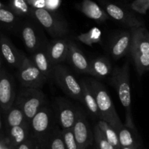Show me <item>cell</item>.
I'll list each match as a JSON object with an SVG mask.
<instances>
[{"label":"cell","mask_w":149,"mask_h":149,"mask_svg":"<svg viewBox=\"0 0 149 149\" xmlns=\"http://www.w3.org/2000/svg\"><path fill=\"white\" fill-rule=\"evenodd\" d=\"M56 116L45 105L30 122V138L41 148H47L48 141L55 128Z\"/></svg>","instance_id":"obj_1"},{"label":"cell","mask_w":149,"mask_h":149,"mask_svg":"<svg viewBox=\"0 0 149 149\" xmlns=\"http://www.w3.org/2000/svg\"><path fill=\"white\" fill-rule=\"evenodd\" d=\"M111 84L116 90L121 103L126 112V123L134 126L132 116V101L130 92V76L129 63L126 62L122 66L115 67L111 77Z\"/></svg>","instance_id":"obj_2"},{"label":"cell","mask_w":149,"mask_h":149,"mask_svg":"<svg viewBox=\"0 0 149 149\" xmlns=\"http://www.w3.org/2000/svg\"><path fill=\"white\" fill-rule=\"evenodd\" d=\"M95 96L100 113V119L106 121L116 132L119 130L124 124L121 122L111 97L109 95L105 86L97 79H90L87 80Z\"/></svg>","instance_id":"obj_3"},{"label":"cell","mask_w":149,"mask_h":149,"mask_svg":"<svg viewBox=\"0 0 149 149\" xmlns=\"http://www.w3.org/2000/svg\"><path fill=\"white\" fill-rule=\"evenodd\" d=\"M132 45L130 54L137 72L142 76L149 71V32L145 26L130 29Z\"/></svg>","instance_id":"obj_4"},{"label":"cell","mask_w":149,"mask_h":149,"mask_svg":"<svg viewBox=\"0 0 149 149\" xmlns=\"http://www.w3.org/2000/svg\"><path fill=\"white\" fill-rule=\"evenodd\" d=\"M32 17L40 23L53 39L64 38L68 34V23L65 19L54 11L46 8H32Z\"/></svg>","instance_id":"obj_5"},{"label":"cell","mask_w":149,"mask_h":149,"mask_svg":"<svg viewBox=\"0 0 149 149\" xmlns=\"http://www.w3.org/2000/svg\"><path fill=\"white\" fill-rule=\"evenodd\" d=\"M47 104V97L39 89L22 88L14 105L20 108L30 123L39 111Z\"/></svg>","instance_id":"obj_6"},{"label":"cell","mask_w":149,"mask_h":149,"mask_svg":"<svg viewBox=\"0 0 149 149\" xmlns=\"http://www.w3.org/2000/svg\"><path fill=\"white\" fill-rule=\"evenodd\" d=\"M28 52L31 55L47 46L48 42L43 27L36 20H26L21 22L19 31Z\"/></svg>","instance_id":"obj_7"},{"label":"cell","mask_w":149,"mask_h":149,"mask_svg":"<svg viewBox=\"0 0 149 149\" xmlns=\"http://www.w3.org/2000/svg\"><path fill=\"white\" fill-rule=\"evenodd\" d=\"M52 79L63 91L70 97L82 102V87L81 83L61 64L54 65Z\"/></svg>","instance_id":"obj_8"},{"label":"cell","mask_w":149,"mask_h":149,"mask_svg":"<svg viewBox=\"0 0 149 149\" xmlns=\"http://www.w3.org/2000/svg\"><path fill=\"white\" fill-rule=\"evenodd\" d=\"M17 79L22 88H33L41 90L47 79L36 66L30 58L25 60L24 63L16 72Z\"/></svg>","instance_id":"obj_9"},{"label":"cell","mask_w":149,"mask_h":149,"mask_svg":"<svg viewBox=\"0 0 149 149\" xmlns=\"http://www.w3.org/2000/svg\"><path fill=\"white\" fill-rule=\"evenodd\" d=\"M15 100L16 92L14 79L1 65L0 71V104L1 110L6 113L14 106Z\"/></svg>","instance_id":"obj_10"},{"label":"cell","mask_w":149,"mask_h":149,"mask_svg":"<svg viewBox=\"0 0 149 149\" xmlns=\"http://www.w3.org/2000/svg\"><path fill=\"white\" fill-rule=\"evenodd\" d=\"M79 111L68 100L63 97L57 99L56 112L55 113L61 129H73L77 120Z\"/></svg>","instance_id":"obj_11"},{"label":"cell","mask_w":149,"mask_h":149,"mask_svg":"<svg viewBox=\"0 0 149 149\" xmlns=\"http://www.w3.org/2000/svg\"><path fill=\"white\" fill-rule=\"evenodd\" d=\"M1 50L6 62L16 69H19L24 63L27 56L23 51L17 49L6 35L1 33L0 36Z\"/></svg>","instance_id":"obj_12"},{"label":"cell","mask_w":149,"mask_h":149,"mask_svg":"<svg viewBox=\"0 0 149 149\" xmlns=\"http://www.w3.org/2000/svg\"><path fill=\"white\" fill-rule=\"evenodd\" d=\"M132 45L131 31H122L112 38L109 46L110 55L114 60H119L130 52Z\"/></svg>","instance_id":"obj_13"},{"label":"cell","mask_w":149,"mask_h":149,"mask_svg":"<svg viewBox=\"0 0 149 149\" xmlns=\"http://www.w3.org/2000/svg\"><path fill=\"white\" fill-rule=\"evenodd\" d=\"M73 132L79 149H87L91 145L94 135L92 133L90 124L85 115L80 110L77 122L73 127Z\"/></svg>","instance_id":"obj_14"},{"label":"cell","mask_w":149,"mask_h":149,"mask_svg":"<svg viewBox=\"0 0 149 149\" xmlns=\"http://www.w3.org/2000/svg\"><path fill=\"white\" fill-rule=\"evenodd\" d=\"M106 12L110 17L114 19L115 20L122 23L130 29L144 26V23L143 20L138 18L136 16L130 12L124 10L123 8L114 4H111V3L106 4Z\"/></svg>","instance_id":"obj_15"},{"label":"cell","mask_w":149,"mask_h":149,"mask_svg":"<svg viewBox=\"0 0 149 149\" xmlns=\"http://www.w3.org/2000/svg\"><path fill=\"white\" fill-rule=\"evenodd\" d=\"M70 40L66 37L56 38L48 42L47 53L54 65L66 61Z\"/></svg>","instance_id":"obj_16"},{"label":"cell","mask_w":149,"mask_h":149,"mask_svg":"<svg viewBox=\"0 0 149 149\" xmlns=\"http://www.w3.org/2000/svg\"><path fill=\"white\" fill-rule=\"evenodd\" d=\"M66 61L78 72L87 74L90 73V61L87 60L81 49L71 40L69 42V47Z\"/></svg>","instance_id":"obj_17"},{"label":"cell","mask_w":149,"mask_h":149,"mask_svg":"<svg viewBox=\"0 0 149 149\" xmlns=\"http://www.w3.org/2000/svg\"><path fill=\"white\" fill-rule=\"evenodd\" d=\"M119 143L122 148L136 149L143 146L142 141L135 127L124 125L117 132Z\"/></svg>","instance_id":"obj_18"},{"label":"cell","mask_w":149,"mask_h":149,"mask_svg":"<svg viewBox=\"0 0 149 149\" xmlns=\"http://www.w3.org/2000/svg\"><path fill=\"white\" fill-rule=\"evenodd\" d=\"M31 59L48 80L52 78L54 65L47 53V46L31 54Z\"/></svg>","instance_id":"obj_19"},{"label":"cell","mask_w":149,"mask_h":149,"mask_svg":"<svg viewBox=\"0 0 149 149\" xmlns=\"http://www.w3.org/2000/svg\"><path fill=\"white\" fill-rule=\"evenodd\" d=\"M78 9L89 18L103 23L109 18V15L92 0H83Z\"/></svg>","instance_id":"obj_20"},{"label":"cell","mask_w":149,"mask_h":149,"mask_svg":"<svg viewBox=\"0 0 149 149\" xmlns=\"http://www.w3.org/2000/svg\"><path fill=\"white\" fill-rule=\"evenodd\" d=\"M111 63L106 57H98L90 61V75L97 78H106L113 72Z\"/></svg>","instance_id":"obj_21"},{"label":"cell","mask_w":149,"mask_h":149,"mask_svg":"<svg viewBox=\"0 0 149 149\" xmlns=\"http://www.w3.org/2000/svg\"><path fill=\"white\" fill-rule=\"evenodd\" d=\"M80 83L82 87V102L84 103L87 111L93 117L100 118V113H99L95 96L93 93L88 81L83 79Z\"/></svg>","instance_id":"obj_22"},{"label":"cell","mask_w":149,"mask_h":149,"mask_svg":"<svg viewBox=\"0 0 149 149\" xmlns=\"http://www.w3.org/2000/svg\"><path fill=\"white\" fill-rule=\"evenodd\" d=\"M9 130V141L12 148H17L30 138V124L14 127Z\"/></svg>","instance_id":"obj_23"},{"label":"cell","mask_w":149,"mask_h":149,"mask_svg":"<svg viewBox=\"0 0 149 149\" xmlns=\"http://www.w3.org/2000/svg\"><path fill=\"white\" fill-rule=\"evenodd\" d=\"M19 16L15 14L10 8H6L1 4L0 9V21L2 26L10 32L19 33L21 22L18 19Z\"/></svg>","instance_id":"obj_24"},{"label":"cell","mask_w":149,"mask_h":149,"mask_svg":"<svg viewBox=\"0 0 149 149\" xmlns=\"http://www.w3.org/2000/svg\"><path fill=\"white\" fill-rule=\"evenodd\" d=\"M5 121L8 129L29 123L23 111L15 105L5 113Z\"/></svg>","instance_id":"obj_25"},{"label":"cell","mask_w":149,"mask_h":149,"mask_svg":"<svg viewBox=\"0 0 149 149\" xmlns=\"http://www.w3.org/2000/svg\"><path fill=\"white\" fill-rule=\"evenodd\" d=\"M97 125L101 130L102 132H103V134H104L105 137L108 140V141L115 148L122 149L120 143H119V135H118L117 132L108 122H106L104 120H102V119H100L97 122Z\"/></svg>","instance_id":"obj_26"},{"label":"cell","mask_w":149,"mask_h":149,"mask_svg":"<svg viewBox=\"0 0 149 149\" xmlns=\"http://www.w3.org/2000/svg\"><path fill=\"white\" fill-rule=\"evenodd\" d=\"M10 9L17 16H32V9L25 0H10Z\"/></svg>","instance_id":"obj_27"},{"label":"cell","mask_w":149,"mask_h":149,"mask_svg":"<svg viewBox=\"0 0 149 149\" xmlns=\"http://www.w3.org/2000/svg\"><path fill=\"white\" fill-rule=\"evenodd\" d=\"M78 40L83 42L85 45L92 46L93 44L97 43L101 39V31L99 29L95 27L91 30L84 33H81L77 36Z\"/></svg>","instance_id":"obj_28"},{"label":"cell","mask_w":149,"mask_h":149,"mask_svg":"<svg viewBox=\"0 0 149 149\" xmlns=\"http://www.w3.org/2000/svg\"><path fill=\"white\" fill-rule=\"evenodd\" d=\"M48 149H66L62 134V130L55 127L47 144Z\"/></svg>","instance_id":"obj_29"},{"label":"cell","mask_w":149,"mask_h":149,"mask_svg":"<svg viewBox=\"0 0 149 149\" xmlns=\"http://www.w3.org/2000/svg\"><path fill=\"white\" fill-rule=\"evenodd\" d=\"M94 139L98 149H116L108 141L103 132L97 125L94 127Z\"/></svg>","instance_id":"obj_30"},{"label":"cell","mask_w":149,"mask_h":149,"mask_svg":"<svg viewBox=\"0 0 149 149\" xmlns=\"http://www.w3.org/2000/svg\"><path fill=\"white\" fill-rule=\"evenodd\" d=\"M62 134L66 149H79L78 144L74 137L73 129L62 130Z\"/></svg>","instance_id":"obj_31"},{"label":"cell","mask_w":149,"mask_h":149,"mask_svg":"<svg viewBox=\"0 0 149 149\" xmlns=\"http://www.w3.org/2000/svg\"><path fill=\"white\" fill-rule=\"evenodd\" d=\"M131 8L141 14H146L149 10V0H134Z\"/></svg>","instance_id":"obj_32"},{"label":"cell","mask_w":149,"mask_h":149,"mask_svg":"<svg viewBox=\"0 0 149 149\" xmlns=\"http://www.w3.org/2000/svg\"><path fill=\"white\" fill-rule=\"evenodd\" d=\"M27 3L33 9L46 8L45 0H28Z\"/></svg>","instance_id":"obj_33"},{"label":"cell","mask_w":149,"mask_h":149,"mask_svg":"<svg viewBox=\"0 0 149 149\" xmlns=\"http://www.w3.org/2000/svg\"><path fill=\"white\" fill-rule=\"evenodd\" d=\"M46 1V9L54 11L57 10L61 5V0H45Z\"/></svg>","instance_id":"obj_34"},{"label":"cell","mask_w":149,"mask_h":149,"mask_svg":"<svg viewBox=\"0 0 149 149\" xmlns=\"http://www.w3.org/2000/svg\"><path fill=\"white\" fill-rule=\"evenodd\" d=\"M35 145H36V143L29 138L27 141H25L23 143H22L21 145L17 148V149H33V146H34Z\"/></svg>","instance_id":"obj_35"},{"label":"cell","mask_w":149,"mask_h":149,"mask_svg":"<svg viewBox=\"0 0 149 149\" xmlns=\"http://www.w3.org/2000/svg\"><path fill=\"white\" fill-rule=\"evenodd\" d=\"M122 149H134V148H122ZM136 149H144V148H143V146H141V147H140V148H136Z\"/></svg>","instance_id":"obj_36"},{"label":"cell","mask_w":149,"mask_h":149,"mask_svg":"<svg viewBox=\"0 0 149 149\" xmlns=\"http://www.w3.org/2000/svg\"><path fill=\"white\" fill-rule=\"evenodd\" d=\"M25 1H28V0H25Z\"/></svg>","instance_id":"obj_37"}]
</instances>
